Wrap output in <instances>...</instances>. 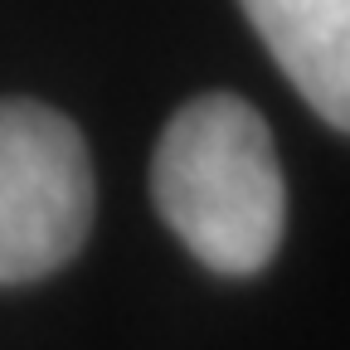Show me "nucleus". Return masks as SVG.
Instances as JSON below:
<instances>
[{
  "mask_svg": "<svg viewBox=\"0 0 350 350\" xmlns=\"http://www.w3.org/2000/svg\"><path fill=\"white\" fill-rule=\"evenodd\" d=\"M151 195L170 234L209 273L253 278L282 243L287 185L273 131L234 93H204L165 122Z\"/></svg>",
  "mask_w": 350,
  "mask_h": 350,
  "instance_id": "obj_1",
  "label": "nucleus"
},
{
  "mask_svg": "<svg viewBox=\"0 0 350 350\" xmlns=\"http://www.w3.org/2000/svg\"><path fill=\"white\" fill-rule=\"evenodd\" d=\"M93 204L78 126L44 103H0V287L59 273L93 229Z\"/></svg>",
  "mask_w": 350,
  "mask_h": 350,
  "instance_id": "obj_2",
  "label": "nucleus"
},
{
  "mask_svg": "<svg viewBox=\"0 0 350 350\" xmlns=\"http://www.w3.org/2000/svg\"><path fill=\"white\" fill-rule=\"evenodd\" d=\"M321 122L350 131V0H239Z\"/></svg>",
  "mask_w": 350,
  "mask_h": 350,
  "instance_id": "obj_3",
  "label": "nucleus"
}]
</instances>
